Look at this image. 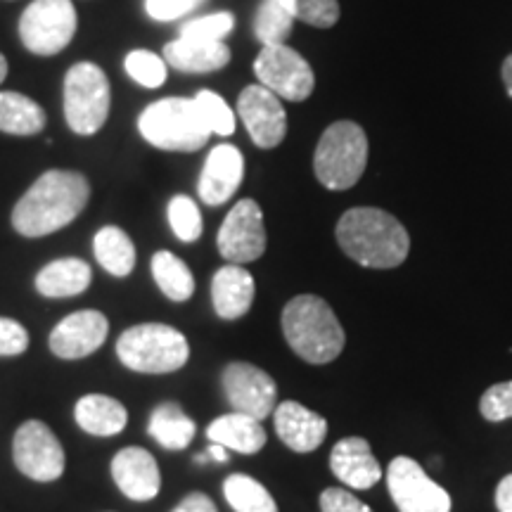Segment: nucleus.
<instances>
[{"mask_svg": "<svg viewBox=\"0 0 512 512\" xmlns=\"http://www.w3.org/2000/svg\"><path fill=\"white\" fill-rule=\"evenodd\" d=\"M91 200V183L79 171L50 169L12 209V228L24 238H46L67 228Z\"/></svg>", "mask_w": 512, "mask_h": 512, "instance_id": "1", "label": "nucleus"}, {"mask_svg": "<svg viewBox=\"0 0 512 512\" xmlns=\"http://www.w3.org/2000/svg\"><path fill=\"white\" fill-rule=\"evenodd\" d=\"M342 252L366 268H396L411 252L408 230L387 211L375 207L349 209L337 223Z\"/></svg>", "mask_w": 512, "mask_h": 512, "instance_id": "2", "label": "nucleus"}, {"mask_svg": "<svg viewBox=\"0 0 512 512\" xmlns=\"http://www.w3.org/2000/svg\"><path fill=\"white\" fill-rule=\"evenodd\" d=\"M280 325L294 354L313 366L332 363L347 344V335L335 311L316 294H299L290 299L280 316Z\"/></svg>", "mask_w": 512, "mask_h": 512, "instance_id": "3", "label": "nucleus"}, {"mask_svg": "<svg viewBox=\"0 0 512 512\" xmlns=\"http://www.w3.org/2000/svg\"><path fill=\"white\" fill-rule=\"evenodd\" d=\"M121 366L143 375H169L190 358V344L181 330L164 323H140L117 339Z\"/></svg>", "mask_w": 512, "mask_h": 512, "instance_id": "4", "label": "nucleus"}, {"mask_svg": "<svg viewBox=\"0 0 512 512\" xmlns=\"http://www.w3.org/2000/svg\"><path fill=\"white\" fill-rule=\"evenodd\" d=\"M138 131L147 143L166 152H197L211 136L192 98H164L147 105Z\"/></svg>", "mask_w": 512, "mask_h": 512, "instance_id": "5", "label": "nucleus"}, {"mask_svg": "<svg viewBox=\"0 0 512 512\" xmlns=\"http://www.w3.org/2000/svg\"><path fill=\"white\" fill-rule=\"evenodd\" d=\"M368 164L366 131L354 121H335L325 128L313 155V171L328 190H349L361 181Z\"/></svg>", "mask_w": 512, "mask_h": 512, "instance_id": "6", "label": "nucleus"}, {"mask_svg": "<svg viewBox=\"0 0 512 512\" xmlns=\"http://www.w3.org/2000/svg\"><path fill=\"white\" fill-rule=\"evenodd\" d=\"M110 117V81L98 64L79 62L64 76V119L79 136H95Z\"/></svg>", "mask_w": 512, "mask_h": 512, "instance_id": "7", "label": "nucleus"}, {"mask_svg": "<svg viewBox=\"0 0 512 512\" xmlns=\"http://www.w3.org/2000/svg\"><path fill=\"white\" fill-rule=\"evenodd\" d=\"M79 27L72 0H34L19 19V38L29 53L50 57L72 43Z\"/></svg>", "mask_w": 512, "mask_h": 512, "instance_id": "8", "label": "nucleus"}, {"mask_svg": "<svg viewBox=\"0 0 512 512\" xmlns=\"http://www.w3.org/2000/svg\"><path fill=\"white\" fill-rule=\"evenodd\" d=\"M254 74L261 86L290 102L309 100L316 86L311 64L287 43L261 48L254 60Z\"/></svg>", "mask_w": 512, "mask_h": 512, "instance_id": "9", "label": "nucleus"}, {"mask_svg": "<svg viewBox=\"0 0 512 512\" xmlns=\"http://www.w3.org/2000/svg\"><path fill=\"white\" fill-rule=\"evenodd\" d=\"M12 460L24 477L34 482H57L64 475V448L43 420H27L12 439Z\"/></svg>", "mask_w": 512, "mask_h": 512, "instance_id": "10", "label": "nucleus"}, {"mask_svg": "<svg viewBox=\"0 0 512 512\" xmlns=\"http://www.w3.org/2000/svg\"><path fill=\"white\" fill-rule=\"evenodd\" d=\"M389 496L399 512H451V496L413 458L399 456L387 470Z\"/></svg>", "mask_w": 512, "mask_h": 512, "instance_id": "11", "label": "nucleus"}, {"mask_svg": "<svg viewBox=\"0 0 512 512\" xmlns=\"http://www.w3.org/2000/svg\"><path fill=\"white\" fill-rule=\"evenodd\" d=\"M223 394L235 413L254 420H266L278 406V387L266 370L245 361H233L221 373Z\"/></svg>", "mask_w": 512, "mask_h": 512, "instance_id": "12", "label": "nucleus"}, {"mask_svg": "<svg viewBox=\"0 0 512 512\" xmlns=\"http://www.w3.org/2000/svg\"><path fill=\"white\" fill-rule=\"evenodd\" d=\"M219 254L228 264H249L266 252V226L261 207L254 200H240L221 223Z\"/></svg>", "mask_w": 512, "mask_h": 512, "instance_id": "13", "label": "nucleus"}, {"mask_svg": "<svg viewBox=\"0 0 512 512\" xmlns=\"http://www.w3.org/2000/svg\"><path fill=\"white\" fill-rule=\"evenodd\" d=\"M238 114L247 126L249 138L261 150H273L287 136V114L275 93L259 86H247L238 98Z\"/></svg>", "mask_w": 512, "mask_h": 512, "instance_id": "14", "label": "nucleus"}, {"mask_svg": "<svg viewBox=\"0 0 512 512\" xmlns=\"http://www.w3.org/2000/svg\"><path fill=\"white\" fill-rule=\"evenodd\" d=\"M110 332V320L95 309L76 311L62 318L50 332L48 347L62 361H81L105 344Z\"/></svg>", "mask_w": 512, "mask_h": 512, "instance_id": "15", "label": "nucleus"}, {"mask_svg": "<svg viewBox=\"0 0 512 512\" xmlns=\"http://www.w3.org/2000/svg\"><path fill=\"white\" fill-rule=\"evenodd\" d=\"M110 472L121 494L136 503L152 501L162 489V472L155 456L140 446L121 448L112 458Z\"/></svg>", "mask_w": 512, "mask_h": 512, "instance_id": "16", "label": "nucleus"}, {"mask_svg": "<svg viewBox=\"0 0 512 512\" xmlns=\"http://www.w3.org/2000/svg\"><path fill=\"white\" fill-rule=\"evenodd\" d=\"M242 176H245V159L242 152L233 145H219L209 152L207 162H204L200 185V200L207 207H221L230 197L235 195V190L240 188Z\"/></svg>", "mask_w": 512, "mask_h": 512, "instance_id": "17", "label": "nucleus"}, {"mask_svg": "<svg viewBox=\"0 0 512 512\" xmlns=\"http://www.w3.org/2000/svg\"><path fill=\"white\" fill-rule=\"evenodd\" d=\"M273 422L278 439L294 453H311L328 437V422L323 415L309 411L297 401H283L275 406Z\"/></svg>", "mask_w": 512, "mask_h": 512, "instance_id": "18", "label": "nucleus"}, {"mask_svg": "<svg viewBox=\"0 0 512 512\" xmlns=\"http://www.w3.org/2000/svg\"><path fill=\"white\" fill-rule=\"evenodd\" d=\"M330 470L349 489H373L380 482L382 467L373 456V448L363 437L337 441L330 453Z\"/></svg>", "mask_w": 512, "mask_h": 512, "instance_id": "19", "label": "nucleus"}, {"mask_svg": "<svg viewBox=\"0 0 512 512\" xmlns=\"http://www.w3.org/2000/svg\"><path fill=\"white\" fill-rule=\"evenodd\" d=\"M254 292L252 273L238 264L221 266L211 278V304H214L216 316L223 320L247 316L254 304Z\"/></svg>", "mask_w": 512, "mask_h": 512, "instance_id": "20", "label": "nucleus"}, {"mask_svg": "<svg viewBox=\"0 0 512 512\" xmlns=\"http://www.w3.org/2000/svg\"><path fill=\"white\" fill-rule=\"evenodd\" d=\"M164 62L183 74H211L230 62V48L223 41L176 38L164 46Z\"/></svg>", "mask_w": 512, "mask_h": 512, "instance_id": "21", "label": "nucleus"}, {"mask_svg": "<svg viewBox=\"0 0 512 512\" xmlns=\"http://www.w3.org/2000/svg\"><path fill=\"white\" fill-rule=\"evenodd\" d=\"M93 280L91 266L83 259H55L38 271L36 275V292L46 299H67L86 292Z\"/></svg>", "mask_w": 512, "mask_h": 512, "instance_id": "22", "label": "nucleus"}, {"mask_svg": "<svg viewBox=\"0 0 512 512\" xmlns=\"http://www.w3.org/2000/svg\"><path fill=\"white\" fill-rule=\"evenodd\" d=\"M74 420L86 434L93 437H114L124 432L128 411L121 401L107 394H86L76 401Z\"/></svg>", "mask_w": 512, "mask_h": 512, "instance_id": "23", "label": "nucleus"}, {"mask_svg": "<svg viewBox=\"0 0 512 512\" xmlns=\"http://www.w3.org/2000/svg\"><path fill=\"white\" fill-rule=\"evenodd\" d=\"M207 437L211 444H221L228 451L245 453V456H254L266 446V430L261 427V422L235 411L209 422Z\"/></svg>", "mask_w": 512, "mask_h": 512, "instance_id": "24", "label": "nucleus"}, {"mask_svg": "<svg viewBox=\"0 0 512 512\" xmlns=\"http://www.w3.org/2000/svg\"><path fill=\"white\" fill-rule=\"evenodd\" d=\"M147 432L166 451H185L195 437V420L178 403L166 401L152 411Z\"/></svg>", "mask_w": 512, "mask_h": 512, "instance_id": "25", "label": "nucleus"}, {"mask_svg": "<svg viewBox=\"0 0 512 512\" xmlns=\"http://www.w3.org/2000/svg\"><path fill=\"white\" fill-rule=\"evenodd\" d=\"M46 128V112L36 100L17 91H0V131L10 136H36Z\"/></svg>", "mask_w": 512, "mask_h": 512, "instance_id": "26", "label": "nucleus"}, {"mask_svg": "<svg viewBox=\"0 0 512 512\" xmlns=\"http://www.w3.org/2000/svg\"><path fill=\"white\" fill-rule=\"evenodd\" d=\"M93 252L98 264L114 278H126L136 268V245L119 226H105L95 233Z\"/></svg>", "mask_w": 512, "mask_h": 512, "instance_id": "27", "label": "nucleus"}, {"mask_svg": "<svg viewBox=\"0 0 512 512\" xmlns=\"http://www.w3.org/2000/svg\"><path fill=\"white\" fill-rule=\"evenodd\" d=\"M152 278L166 299L181 304L188 302V299L195 294V278H192V271L188 264L176 256L174 252H157L152 256Z\"/></svg>", "mask_w": 512, "mask_h": 512, "instance_id": "28", "label": "nucleus"}, {"mask_svg": "<svg viewBox=\"0 0 512 512\" xmlns=\"http://www.w3.org/2000/svg\"><path fill=\"white\" fill-rule=\"evenodd\" d=\"M223 496L235 512H278L271 491L249 475H230L223 482Z\"/></svg>", "mask_w": 512, "mask_h": 512, "instance_id": "29", "label": "nucleus"}, {"mask_svg": "<svg viewBox=\"0 0 512 512\" xmlns=\"http://www.w3.org/2000/svg\"><path fill=\"white\" fill-rule=\"evenodd\" d=\"M294 15L283 0H261L254 15V36L261 46H280L292 34Z\"/></svg>", "mask_w": 512, "mask_h": 512, "instance_id": "30", "label": "nucleus"}, {"mask_svg": "<svg viewBox=\"0 0 512 512\" xmlns=\"http://www.w3.org/2000/svg\"><path fill=\"white\" fill-rule=\"evenodd\" d=\"M169 223L181 242H197L202 235V214L188 195H176L169 202Z\"/></svg>", "mask_w": 512, "mask_h": 512, "instance_id": "31", "label": "nucleus"}, {"mask_svg": "<svg viewBox=\"0 0 512 512\" xmlns=\"http://www.w3.org/2000/svg\"><path fill=\"white\" fill-rule=\"evenodd\" d=\"M195 105L200 110L204 124L209 126L211 133L219 136H233L235 133V112L226 105V100L214 91H200L195 95Z\"/></svg>", "mask_w": 512, "mask_h": 512, "instance_id": "32", "label": "nucleus"}, {"mask_svg": "<svg viewBox=\"0 0 512 512\" xmlns=\"http://www.w3.org/2000/svg\"><path fill=\"white\" fill-rule=\"evenodd\" d=\"M126 72L143 88H159L166 81V62L152 50H133L126 55Z\"/></svg>", "mask_w": 512, "mask_h": 512, "instance_id": "33", "label": "nucleus"}, {"mask_svg": "<svg viewBox=\"0 0 512 512\" xmlns=\"http://www.w3.org/2000/svg\"><path fill=\"white\" fill-rule=\"evenodd\" d=\"M294 19L316 29L335 27L339 19L337 0H283Z\"/></svg>", "mask_w": 512, "mask_h": 512, "instance_id": "34", "label": "nucleus"}, {"mask_svg": "<svg viewBox=\"0 0 512 512\" xmlns=\"http://www.w3.org/2000/svg\"><path fill=\"white\" fill-rule=\"evenodd\" d=\"M235 19L230 12H214V15L197 17L181 27V38H195V41H223L233 31Z\"/></svg>", "mask_w": 512, "mask_h": 512, "instance_id": "35", "label": "nucleus"}, {"mask_svg": "<svg viewBox=\"0 0 512 512\" xmlns=\"http://www.w3.org/2000/svg\"><path fill=\"white\" fill-rule=\"evenodd\" d=\"M479 413L489 422H503L512 418V380L489 387L479 401Z\"/></svg>", "mask_w": 512, "mask_h": 512, "instance_id": "36", "label": "nucleus"}, {"mask_svg": "<svg viewBox=\"0 0 512 512\" xmlns=\"http://www.w3.org/2000/svg\"><path fill=\"white\" fill-rule=\"evenodd\" d=\"M29 349V332L19 320L0 316V356H19Z\"/></svg>", "mask_w": 512, "mask_h": 512, "instance_id": "37", "label": "nucleus"}, {"mask_svg": "<svg viewBox=\"0 0 512 512\" xmlns=\"http://www.w3.org/2000/svg\"><path fill=\"white\" fill-rule=\"evenodd\" d=\"M202 3L204 0H145V10L157 22H174V19L200 8Z\"/></svg>", "mask_w": 512, "mask_h": 512, "instance_id": "38", "label": "nucleus"}, {"mask_svg": "<svg viewBox=\"0 0 512 512\" xmlns=\"http://www.w3.org/2000/svg\"><path fill=\"white\" fill-rule=\"evenodd\" d=\"M320 512H373L366 503L358 501L349 491L330 486L320 494Z\"/></svg>", "mask_w": 512, "mask_h": 512, "instance_id": "39", "label": "nucleus"}, {"mask_svg": "<svg viewBox=\"0 0 512 512\" xmlns=\"http://www.w3.org/2000/svg\"><path fill=\"white\" fill-rule=\"evenodd\" d=\"M171 512H219V510H216L214 501H211L207 494H202V491H192V494L185 496Z\"/></svg>", "mask_w": 512, "mask_h": 512, "instance_id": "40", "label": "nucleus"}, {"mask_svg": "<svg viewBox=\"0 0 512 512\" xmlns=\"http://www.w3.org/2000/svg\"><path fill=\"white\" fill-rule=\"evenodd\" d=\"M496 508L498 512H512V475H505L496 486Z\"/></svg>", "mask_w": 512, "mask_h": 512, "instance_id": "41", "label": "nucleus"}, {"mask_svg": "<svg viewBox=\"0 0 512 512\" xmlns=\"http://www.w3.org/2000/svg\"><path fill=\"white\" fill-rule=\"evenodd\" d=\"M501 76H503V83H505V91L512 98V55L505 57L503 67H501Z\"/></svg>", "mask_w": 512, "mask_h": 512, "instance_id": "42", "label": "nucleus"}, {"mask_svg": "<svg viewBox=\"0 0 512 512\" xmlns=\"http://www.w3.org/2000/svg\"><path fill=\"white\" fill-rule=\"evenodd\" d=\"M209 458L216 460V463H228V448L221 444H211L209 446Z\"/></svg>", "mask_w": 512, "mask_h": 512, "instance_id": "43", "label": "nucleus"}, {"mask_svg": "<svg viewBox=\"0 0 512 512\" xmlns=\"http://www.w3.org/2000/svg\"><path fill=\"white\" fill-rule=\"evenodd\" d=\"M5 76H8V60H5V55L0 53V83L5 81Z\"/></svg>", "mask_w": 512, "mask_h": 512, "instance_id": "44", "label": "nucleus"}, {"mask_svg": "<svg viewBox=\"0 0 512 512\" xmlns=\"http://www.w3.org/2000/svg\"><path fill=\"white\" fill-rule=\"evenodd\" d=\"M207 460H209V453H197V456H195V463L197 465H204V463H207Z\"/></svg>", "mask_w": 512, "mask_h": 512, "instance_id": "45", "label": "nucleus"}]
</instances>
